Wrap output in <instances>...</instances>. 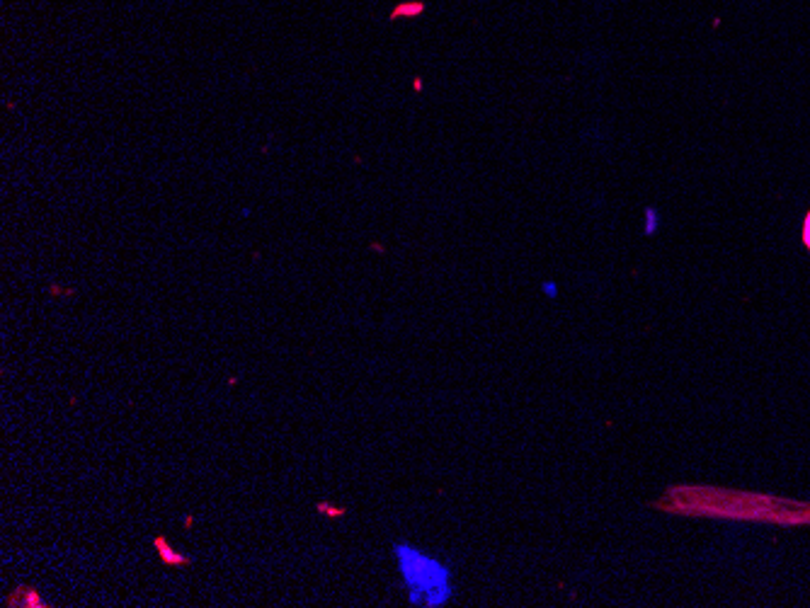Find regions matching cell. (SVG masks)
<instances>
[{"label": "cell", "instance_id": "5", "mask_svg": "<svg viewBox=\"0 0 810 608\" xmlns=\"http://www.w3.org/2000/svg\"><path fill=\"white\" fill-rule=\"evenodd\" d=\"M543 291L548 298H556V283H543Z\"/></svg>", "mask_w": 810, "mask_h": 608}, {"label": "cell", "instance_id": "3", "mask_svg": "<svg viewBox=\"0 0 810 608\" xmlns=\"http://www.w3.org/2000/svg\"><path fill=\"white\" fill-rule=\"evenodd\" d=\"M153 545H156V553H158V558L163 560V565H170V567H187L190 565V558H187V555H180L163 536L153 538Z\"/></svg>", "mask_w": 810, "mask_h": 608}, {"label": "cell", "instance_id": "2", "mask_svg": "<svg viewBox=\"0 0 810 608\" xmlns=\"http://www.w3.org/2000/svg\"><path fill=\"white\" fill-rule=\"evenodd\" d=\"M393 555L412 606L439 608L449 604L451 572L446 570L444 562L412 548L405 541H398L393 545Z\"/></svg>", "mask_w": 810, "mask_h": 608}, {"label": "cell", "instance_id": "6", "mask_svg": "<svg viewBox=\"0 0 810 608\" xmlns=\"http://www.w3.org/2000/svg\"><path fill=\"white\" fill-rule=\"evenodd\" d=\"M803 233H806V245L810 247V214H808V221H806V230H803Z\"/></svg>", "mask_w": 810, "mask_h": 608}, {"label": "cell", "instance_id": "4", "mask_svg": "<svg viewBox=\"0 0 810 608\" xmlns=\"http://www.w3.org/2000/svg\"><path fill=\"white\" fill-rule=\"evenodd\" d=\"M8 606H47V604H44V599L37 594V589L22 584V587L8 599Z\"/></svg>", "mask_w": 810, "mask_h": 608}, {"label": "cell", "instance_id": "1", "mask_svg": "<svg viewBox=\"0 0 810 608\" xmlns=\"http://www.w3.org/2000/svg\"><path fill=\"white\" fill-rule=\"evenodd\" d=\"M660 511L696 516H735V519H767L777 524H808L810 507L798 502H781L760 494L723 492L716 487L677 485L653 504Z\"/></svg>", "mask_w": 810, "mask_h": 608}]
</instances>
